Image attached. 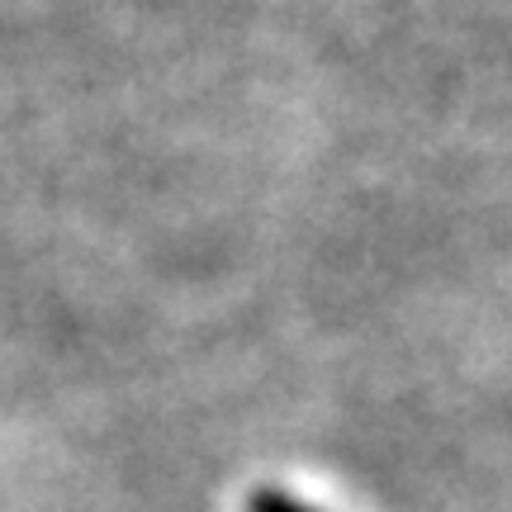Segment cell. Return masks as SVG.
<instances>
[{
    "label": "cell",
    "mask_w": 512,
    "mask_h": 512,
    "mask_svg": "<svg viewBox=\"0 0 512 512\" xmlns=\"http://www.w3.org/2000/svg\"><path fill=\"white\" fill-rule=\"evenodd\" d=\"M247 512H318V508H313V503H304V498H294L290 489H275V484H266V489H252Z\"/></svg>",
    "instance_id": "obj_1"
}]
</instances>
